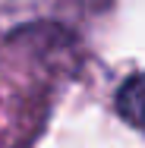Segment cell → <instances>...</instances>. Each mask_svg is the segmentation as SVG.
Wrapping results in <instances>:
<instances>
[{"mask_svg": "<svg viewBox=\"0 0 145 148\" xmlns=\"http://www.w3.org/2000/svg\"><path fill=\"white\" fill-rule=\"evenodd\" d=\"M117 114L133 129L145 132V73L129 76L117 91Z\"/></svg>", "mask_w": 145, "mask_h": 148, "instance_id": "6da1fadb", "label": "cell"}]
</instances>
